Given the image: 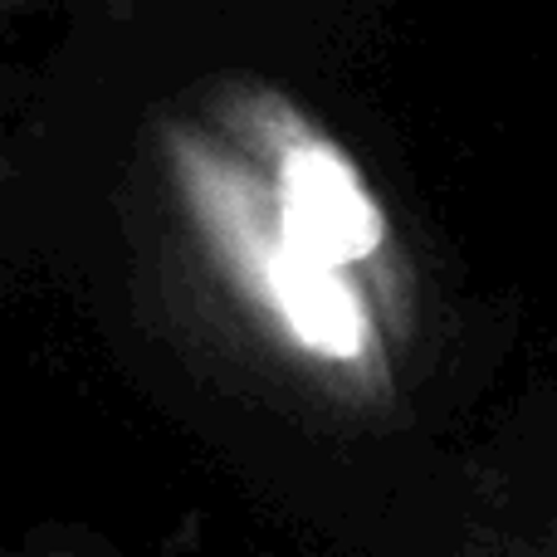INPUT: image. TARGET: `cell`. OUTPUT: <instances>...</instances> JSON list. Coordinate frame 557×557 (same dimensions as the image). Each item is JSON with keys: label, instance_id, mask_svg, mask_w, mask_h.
Wrapping results in <instances>:
<instances>
[{"label": "cell", "instance_id": "6da1fadb", "mask_svg": "<svg viewBox=\"0 0 557 557\" xmlns=\"http://www.w3.org/2000/svg\"><path fill=\"white\" fill-rule=\"evenodd\" d=\"M172 172L225 288L298 362L323 367L333 392L386 401L392 376L372 294L352 274L313 260L298 240H288L250 162L235 166L211 143L172 137Z\"/></svg>", "mask_w": 557, "mask_h": 557}, {"label": "cell", "instance_id": "7a4b0ae2", "mask_svg": "<svg viewBox=\"0 0 557 557\" xmlns=\"http://www.w3.org/2000/svg\"><path fill=\"white\" fill-rule=\"evenodd\" d=\"M231 133L250 152L255 182L270 196L278 225L313 260L352 274L386 313H396L401 260L392 255V221L372 196L362 166L274 94H245L231 103Z\"/></svg>", "mask_w": 557, "mask_h": 557}, {"label": "cell", "instance_id": "3957f363", "mask_svg": "<svg viewBox=\"0 0 557 557\" xmlns=\"http://www.w3.org/2000/svg\"><path fill=\"white\" fill-rule=\"evenodd\" d=\"M0 557H98V553L59 548V543H29V548H0Z\"/></svg>", "mask_w": 557, "mask_h": 557}, {"label": "cell", "instance_id": "277c9868", "mask_svg": "<svg viewBox=\"0 0 557 557\" xmlns=\"http://www.w3.org/2000/svg\"><path fill=\"white\" fill-rule=\"evenodd\" d=\"M539 557H557V539H553V543H548V548H543Z\"/></svg>", "mask_w": 557, "mask_h": 557}]
</instances>
